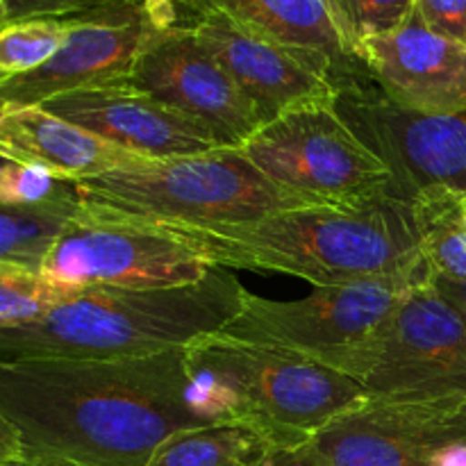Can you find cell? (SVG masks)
<instances>
[{
    "mask_svg": "<svg viewBox=\"0 0 466 466\" xmlns=\"http://www.w3.org/2000/svg\"><path fill=\"white\" fill-rule=\"evenodd\" d=\"M212 423L187 371V349L0 362V458L148 466L168 437Z\"/></svg>",
    "mask_w": 466,
    "mask_h": 466,
    "instance_id": "cell-1",
    "label": "cell"
},
{
    "mask_svg": "<svg viewBox=\"0 0 466 466\" xmlns=\"http://www.w3.org/2000/svg\"><path fill=\"white\" fill-rule=\"evenodd\" d=\"M159 228L212 267L287 273L314 287L428 267L414 232L412 203L399 196L346 208L305 205L230 226Z\"/></svg>",
    "mask_w": 466,
    "mask_h": 466,
    "instance_id": "cell-2",
    "label": "cell"
},
{
    "mask_svg": "<svg viewBox=\"0 0 466 466\" xmlns=\"http://www.w3.org/2000/svg\"><path fill=\"white\" fill-rule=\"evenodd\" d=\"M248 289L230 268L155 289H85L39 323L0 330V362L23 358L114 360L189 349L244 309Z\"/></svg>",
    "mask_w": 466,
    "mask_h": 466,
    "instance_id": "cell-3",
    "label": "cell"
},
{
    "mask_svg": "<svg viewBox=\"0 0 466 466\" xmlns=\"http://www.w3.org/2000/svg\"><path fill=\"white\" fill-rule=\"evenodd\" d=\"M187 371L214 423H248L278 449L309 444L335 419L369 400L362 382L346 373L221 335L187 349Z\"/></svg>",
    "mask_w": 466,
    "mask_h": 466,
    "instance_id": "cell-4",
    "label": "cell"
},
{
    "mask_svg": "<svg viewBox=\"0 0 466 466\" xmlns=\"http://www.w3.org/2000/svg\"><path fill=\"white\" fill-rule=\"evenodd\" d=\"M73 185L85 218L150 228L250 223L309 205L268 180L237 148L155 159Z\"/></svg>",
    "mask_w": 466,
    "mask_h": 466,
    "instance_id": "cell-5",
    "label": "cell"
},
{
    "mask_svg": "<svg viewBox=\"0 0 466 466\" xmlns=\"http://www.w3.org/2000/svg\"><path fill=\"white\" fill-rule=\"evenodd\" d=\"M432 268L317 287L299 300L246 296L244 309L218 335L268 346L362 380L387 321L410 291L431 285Z\"/></svg>",
    "mask_w": 466,
    "mask_h": 466,
    "instance_id": "cell-6",
    "label": "cell"
},
{
    "mask_svg": "<svg viewBox=\"0 0 466 466\" xmlns=\"http://www.w3.org/2000/svg\"><path fill=\"white\" fill-rule=\"evenodd\" d=\"M239 150L268 180L309 205L346 208L399 196L387 164L355 135L337 103L294 109Z\"/></svg>",
    "mask_w": 466,
    "mask_h": 466,
    "instance_id": "cell-7",
    "label": "cell"
},
{
    "mask_svg": "<svg viewBox=\"0 0 466 466\" xmlns=\"http://www.w3.org/2000/svg\"><path fill=\"white\" fill-rule=\"evenodd\" d=\"M360 382L369 400L466 396V323L432 282L410 291L387 321Z\"/></svg>",
    "mask_w": 466,
    "mask_h": 466,
    "instance_id": "cell-8",
    "label": "cell"
},
{
    "mask_svg": "<svg viewBox=\"0 0 466 466\" xmlns=\"http://www.w3.org/2000/svg\"><path fill=\"white\" fill-rule=\"evenodd\" d=\"M212 264L162 228L85 218L64 232L44 273L76 289H155L203 280Z\"/></svg>",
    "mask_w": 466,
    "mask_h": 466,
    "instance_id": "cell-9",
    "label": "cell"
},
{
    "mask_svg": "<svg viewBox=\"0 0 466 466\" xmlns=\"http://www.w3.org/2000/svg\"><path fill=\"white\" fill-rule=\"evenodd\" d=\"M126 85L198 121L221 148H244L264 127L248 96L185 25L159 27Z\"/></svg>",
    "mask_w": 466,
    "mask_h": 466,
    "instance_id": "cell-10",
    "label": "cell"
},
{
    "mask_svg": "<svg viewBox=\"0 0 466 466\" xmlns=\"http://www.w3.org/2000/svg\"><path fill=\"white\" fill-rule=\"evenodd\" d=\"M337 112L387 164L400 198L444 185L466 196V109L419 114L399 107L373 89L341 91Z\"/></svg>",
    "mask_w": 466,
    "mask_h": 466,
    "instance_id": "cell-11",
    "label": "cell"
},
{
    "mask_svg": "<svg viewBox=\"0 0 466 466\" xmlns=\"http://www.w3.org/2000/svg\"><path fill=\"white\" fill-rule=\"evenodd\" d=\"M455 444H466V396L367 400L308 446L323 466H432Z\"/></svg>",
    "mask_w": 466,
    "mask_h": 466,
    "instance_id": "cell-12",
    "label": "cell"
},
{
    "mask_svg": "<svg viewBox=\"0 0 466 466\" xmlns=\"http://www.w3.org/2000/svg\"><path fill=\"white\" fill-rule=\"evenodd\" d=\"M167 27L150 0L139 7L77 16L66 44L25 76L0 80V105H44L57 96L126 85L150 36Z\"/></svg>",
    "mask_w": 466,
    "mask_h": 466,
    "instance_id": "cell-13",
    "label": "cell"
},
{
    "mask_svg": "<svg viewBox=\"0 0 466 466\" xmlns=\"http://www.w3.org/2000/svg\"><path fill=\"white\" fill-rule=\"evenodd\" d=\"M173 25L189 27L223 64L255 105L264 126L294 109L332 105L339 98L341 86L321 64L246 30L221 14H191Z\"/></svg>",
    "mask_w": 466,
    "mask_h": 466,
    "instance_id": "cell-14",
    "label": "cell"
},
{
    "mask_svg": "<svg viewBox=\"0 0 466 466\" xmlns=\"http://www.w3.org/2000/svg\"><path fill=\"white\" fill-rule=\"evenodd\" d=\"M360 57L378 94L419 114L466 109V44L432 32L414 12L390 35L360 46Z\"/></svg>",
    "mask_w": 466,
    "mask_h": 466,
    "instance_id": "cell-15",
    "label": "cell"
},
{
    "mask_svg": "<svg viewBox=\"0 0 466 466\" xmlns=\"http://www.w3.org/2000/svg\"><path fill=\"white\" fill-rule=\"evenodd\" d=\"M41 107L150 159L187 157L221 148L208 127L130 85L71 91Z\"/></svg>",
    "mask_w": 466,
    "mask_h": 466,
    "instance_id": "cell-16",
    "label": "cell"
},
{
    "mask_svg": "<svg viewBox=\"0 0 466 466\" xmlns=\"http://www.w3.org/2000/svg\"><path fill=\"white\" fill-rule=\"evenodd\" d=\"M171 25L191 14H221L237 25L278 41L312 62L321 64L341 91L373 85L341 32L328 0H162Z\"/></svg>",
    "mask_w": 466,
    "mask_h": 466,
    "instance_id": "cell-17",
    "label": "cell"
},
{
    "mask_svg": "<svg viewBox=\"0 0 466 466\" xmlns=\"http://www.w3.org/2000/svg\"><path fill=\"white\" fill-rule=\"evenodd\" d=\"M0 153L48 168L68 182L155 162L91 135L41 105H0Z\"/></svg>",
    "mask_w": 466,
    "mask_h": 466,
    "instance_id": "cell-18",
    "label": "cell"
},
{
    "mask_svg": "<svg viewBox=\"0 0 466 466\" xmlns=\"http://www.w3.org/2000/svg\"><path fill=\"white\" fill-rule=\"evenodd\" d=\"M276 449L267 432L248 423H212L168 437L148 466H262Z\"/></svg>",
    "mask_w": 466,
    "mask_h": 466,
    "instance_id": "cell-19",
    "label": "cell"
},
{
    "mask_svg": "<svg viewBox=\"0 0 466 466\" xmlns=\"http://www.w3.org/2000/svg\"><path fill=\"white\" fill-rule=\"evenodd\" d=\"M410 203L419 250L432 273L466 280V196L435 185L417 191Z\"/></svg>",
    "mask_w": 466,
    "mask_h": 466,
    "instance_id": "cell-20",
    "label": "cell"
},
{
    "mask_svg": "<svg viewBox=\"0 0 466 466\" xmlns=\"http://www.w3.org/2000/svg\"><path fill=\"white\" fill-rule=\"evenodd\" d=\"M80 217L77 198L41 205H0V262L41 268Z\"/></svg>",
    "mask_w": 466,
    "mask_h": 466,
    "instance_id": "cell-21",
    "label": "cell"
},
{
    "mask_svg": "<svg viewBox=\"0 0 466 466\" xmlns=\"http://www.w3.org/2000/svg\"><path fill=\"white\" fill-rule=\"evenodd\" d=\"M82 291L53 280L41 268L0 262V330L44 321Z\"/></svg>",
    "mask_w": 466,
    "mask_h": 466,
    "instance_id": "cell-22",
    "label": "cell"
},
{
    "mask_svg": "<svg viewBox=\"0 0 466 466\" xmlns=\"http://www.w3.org/2000/svg\"><path fill=\"white\" fill-rule=\"evenodd\" d=\"M77 16L25 18L0 27V80L25 76L44 66L66 44Z\"/></svg>",
    "mask_w": 466,
    "mask_h": 466,
    "instance_id": "cell-23",
    "label": "cell"
},
{
    "mask_svg": "<svg viewBox=\"0 0 466 466\" xmlns=\"http://www.w3.org/2000/svg\"><path fill=\"white\" fill-rule=\"evenodd\" d=\"M328 3L341 32L358 50V55L364 41L399 30L417 12V0H328Z\"/></svg>",
    "mask_w": 466,
    "mask_h": 466,
    "instance_id": "cell-24",
    "label": "cell"
},
{
    "mask_svg": "<svg viewBox=\"0 0 466 466\" xmlns=\"http://www.w3.org/2000/svg\"><path fill=\"white\" fill-rule=\"evenodd\" d=\"M77 198L76 185L62 180L36 164L3 157L0 171V205H41Z\"/></svg>",
    "mask_w": 466,
    "mask_h": 466,
    "instance_id": "cell-25",
    "label": "cell"
},
{
    "mask_svg": "<svg viewBox=\"0 0 466 466\" xmlns=\"http://www.w3.org/2000/svg\"><path fill=\"white\" fill-rule=\"evenodd\" d=\"M146 0H0V25L25 18H71L139 7Z\"/></svg>",
    "mask_w": 466,
    "mask_h": 466,
    "instance_id": "cell-26",
    "label": "cell"
},
{
    "mask_svg": "<svg viewBox=\"0 0 466 466\" xmlns=\"http://www.w3.org/2000/svg\"><path fill=\"white\" fill-rule=\"evenodd\" d=\"M417 14L432 32L466 44V0H417Z\"/></svg>",
    "mask_w": 466,
    "mask_h": 466,
    "instance_id": "cell-27",
    "label": "cell"
},
{
    "mask_svg": "<svg viewBox=\"0 0 466 466\" xmlns=\"http://www.w3.org/2000/svg\"><path fill=\"white\" fill-rule=\"evenodd\" d=\"M432 287L437 289V294L444 296V299L453 305L455 312H458L466 323V280H451V278L432 276Z\"/></svg>",
    "mask_w": 466,
    "mask_h": 466,
    "instance_id": "cell-28",
    "label": "cell"
},
{
    "mask_svg": "<svg viewBox=\"0 0 466 466\" xmlns=\"http://www.w3.org/2000/svg\"><path fill=\"white\" fill-rule=\"evenodd\" d=\"M0 466H59L50 462H41V460L23 458V455H7V458H0Z\"/></svg>",
    "mask_w": 466,
    "mask_h": 466,
    "instance_id": "cell-29",
    "label": "cell"
}]
</instances>
